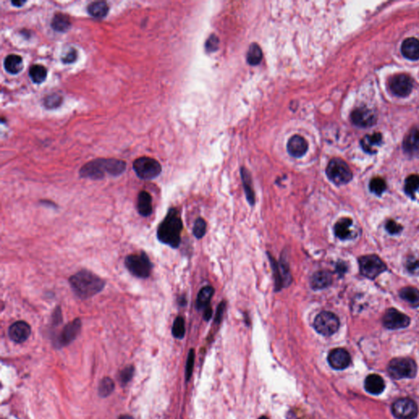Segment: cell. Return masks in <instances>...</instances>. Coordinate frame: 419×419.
I'll list each match as a JSON object with an SVG mask.
<instances>
[{
    "mask_svg": "<svg viewBox=\"0 0 419 419\" xmlns=\"http://www.w3.org/2000/svg\"><path fill=\"white\" fill-rule=\"evenodd\" d=\"M385 382L381 377L378 374H370L366 378L364 387L368 393L372 395H379L385 389Z\"/></svg>",
    "mask_w": 419,
    "mask_h": 419,
    "instance_id": "obj_24",
    "label": "cell"
},
{
    "mask_svg": "<svg viewBox=\"0 0 419 419\" xmlns=\"http://www.w3.org/2000/svg\"><path fill=\"white\" fill-rule=\"evenodd\" d=\"M29 76L34 83L41 84L46 79L47 69L42 65H33L29 70Z\"/></svg>",
    "mask_w": 419,
    "mask_h": 419,
    "instance_id": "obj_32",
    "label": "cell"
},
{
    "mask_svg": "<svg viewBox=\"0 0 419 419\" xmlns=\"http://www.w3.org/2000/svg\"><path fill=\"white\" fill-rule=\"evenodd\" d=\"M268 419V418H266V417H261V418H260V419Z\"/></svg>",
    "mask_w": 419,
    "mask_h": 419,
    "instance_id": "obj_53",
    "label": "cell"
},
{
    "mask_svg": "<svg viewBox=\"0 0 419 419\" xmlns=\"http://www.w3.org/2000/svg\"><path fill=\"white\" fill-rule=\"evenodd\" d=\"M172 334L177 339H182L185 335V322L184 318L181 316L177 317L174 320L173 327H172Z\"/></svg>",
    "mask_w": 419,
    "mask_h": 419,
    "instance_id": "obj_37",
    "label": "cell"
},
{
    "mask_svg": "<svg viewBox=\"0 0 419 419\" xmlns=\"http://www.w3.org/2000/svg\"><path fill=\"white\" fill-rule=\"evenodd\" d=\"M382 142V136L380 133L368 134L361 140V147L363 151L369 154L376 153Z\"/></svg>",
    "mask_w": 419,
    "mask_h": 419,
    "instance_id": "obj_22",
    "label": "cell"
},
{
    "mask_svg": "<svg viewBox=\"0 0 419 419\" xmlns=\"http://www.w3.org/2000/svg\"><path fill=\"white\" fill-rule=\"evenodd\" d=\"M218 44H219V39L216 36H210L207 43V49L208 51H215V49H218Z\"/></svg>",
    "mask_w": 419,
    "mask_h": 419,
    "instance_id": "obj_45",
    "label": "cell"
},
{
    "mask_svg": "<svg viewBox=\"0 0 419 419\" xmlns=\"http://www.w3.org/2000/svg\"><path fill=\"white\" fill-rule=\"evenodd\" d=\"M242 178H243V186H244V190H245L247 199H248L250 206H254L256 199H255V193H254L253 189H252L250 174L248 173V171L244 168L242 169Z\"/></svg>",
    "mask_w": 419,
    "mask_h": 419,
    "instance_id": "obj_31",
    "label": "cell"
},
{
    "mask_svg": "<svg viewBox=\"0 0 419 419\" xmlns=\"http://www.w3.org/2000/svg\"><path fill=\"white\" fill-rule=\"evenodd\" d=\"M69 284L76 297L89 299L102 291L106 282L91 271L82 269L70 277Z\"/></svg>",
    "mask_w": 419,
    "mask_h": 419,
    "instance_id": "obj_2",
    "label": "cell"
},
{
    "mask_svg": "<svg viewBox=\"0 0 419 419\" xmlns=\"http://www.w3.org/2000/svg\"><path fill=\"white\" fill-rule=\"evenodd\" d=\"M31 333V327L25 321H17L11 325L8 336L16 343H22L28 339Z\"/></svg>",
    "mask_w": 419,
    "mask_h": 419,
    "instance_id": "obj_16",
    "label": "cell"
},
{
    "mask_svg": "<svg viewBox=\"0 0 419 419\" xmlns=\"http://www.w3.org/2000/svg\"><path fill=\"white\" fill-rule=\"evenodd\" d=\"M390 89L398 97H407L413 90V80L405 74L396 75L389 83Z\"/></svg>",
    "mask_w": 419,
    "mask_h": 419,
    "instance_id": "obj_12",
    "label": "cell"
},
{
    "mask_svg": "<svg viewBox=\"0 0 419 419\" xmlns=\"http://www.w3.org/2000/svg\"><path fill=\"white\" fill-rule=\"evenodd\" d=\"M346 269H347V268H346L345 263L339 262L338 264V266H337V272H338V274L343 275V274H345V272H346Z\"/></svg>",
    "mask_w": 419,
    "mask_h": 419,
    "instance_id": "obj_48",
    "label": "cell"
},
{
    "mask_svg": "<svg viewBox=\"0 0 419 419\" xmlns=\"http://www.w3.org/2000/svg\"><path fill=\"white\" fill-rule=\"evenodd\" d=\"M133 168L137 176L144 180L155 179L162 171L159 161L149 156H141L136 159L133 161Z\"/></svg>",
    "mask_w": 419,
    "mask_h": 419,
    "instance_id": "obj_6",
    "label": "cell"
},
{
    "mask_svg": "<svg viewBox=\"0 0 419 419\" xmlns=\"http://www.w3.org/2000/svg\"><path fill=\"white\" fill-rule=\"evenodd\" d=\"M25 3H26V1H17V0H15V1L12 2V4L15 6V7H21Z\"/></svg>",
    "mask_w": 419,
    "mask_h": 419,
    "instance_id": "obj_50",
    "label": "cell"
},
{
    "mask_svg": "<svg viewBox=\"0 0 419 419\" xmlns=\"http://www.w3.org/2000/svg\"><path fill=\"white\" fill-rule=\"evenodd\" d=\"M308 148H309L308 143L301 135L292 136L289 139L287 145H286V149H287L288 153L293 157H297V158L304 156L305 154L306 153Z\"/></svg>",
    "mask_w": 419,
    "mask_h": 419,
    "instance_id": "obj_19",
    "label": "cell"
},
{
    "mask_svg": "<svg viewBox=\"0 0 419 419\" xmlns=\"http://www.w3.org/2000/svg\"><path fill=\"white\" fill-rule=\"evenodd\" d=\"M126 169V163L115 158H98L90 161L82 166L79 175L85 179L98 180L107 175L117 177Z\"/></svg>",
    "mask_w": 419,
    "mask_h": 419,
    "instance_id": "obj_1",
    "label": "cell"
},
{
    "mask_svg": "<svg viewBox=\"0 0 419 419\" xmlns=\"http://www.w3.org/2000/svg\"><path fill=\"white\" fill-rule=\"evenodd\" d=\"M63 99L61 95L58 94H51L48 95L44 98V104L47 108L49 109H54V108H58L59 106L61 104Z\"/></svg>",
    "mask_w": 419,
    "mask_h": 419,
    "instance_id": "obj_38",
    "label": "cell"
},
{
    "mask_svg": "<svg viewBox=\"0 0 419 419\" xmlns=\"http://www.w3.org/2000/svg\"><path fill=\"white\" fill-rule=\"evenodd\" d=\"M389 374L395 379H413L418 368L414 361L409 358H396L389 363Z\"/></svg>",
    "mask_w": 419,
    "mask_h": 419,
    "instance_id": "obj_7",
    "label": "cell"
},
{
    "mask_svg": "<svg viewBox=\"0 0 419 419\" xmlns=\"http://www.w3.org/2000/svg\"><path fill=\"white\" fill-rule=\"evenodd\" d=\"M262 57H263V54H262L261 47L259 46L257 44H251L249 48V50H248V55H247L248 63L252 65V66H256L261 62Z\"/></svg>",
    "mask_w": 419,
    "mask_h": 419,
    "instance_id": "obj_34",
    "label": "cell"
},
{
    "mask_svg": "<svg viewBox=\"0 0 419 419\" xmlns=\"http://www.w3.org/2000/svg\"><path fill=\"white\" fill-rule=\"evenodd\" d=\"M53 324L54 325H58L62 321V314H61V307L57 306L54 309L53 313Z\"/></svg>",
    "mask_w": 419,
    "mask_h": 419,
    "instance_id": "obj_46",
    "label": "cell"
},
{
    "mask_svg": "<svg viewBox=\"0 0 419 419\" xmlns=\"http://www.w3.org/2000/svg\"><path fill=\"white\" fill-rule=\"evenodd\" d=\"M214 288L212 286H207L202 287L200 290L199 293L197 295V309H207V307L209 306L210 302L211 300L213 294H214Z\"/></svg>",
    "mask_w": 419,
    "mask_h": 419,
    "instance_id": "obj_30",
    "label": "cell"
},
{
    "mask_svg": "<svg viewBox=\"0 0 419 419\" xmlns=\"http://www.w3.org/2000/svg\"><path fill=\"white\" fill-rule=\"evenodd\" d=\"M352 227L353 220L350 218H342L335 224V235L341 240H349L355 238V231Z\"/></svg>",
    "mask_w": 419,
    "mask_h": 419,
    "instance_id": "obj_18",
    "label": "cell"
},
{
    "mask_svg": "<svg viewBox=\"0 0 419 419\" xmlns=\"http://www.w3.org/2000/svg\"><path fill=\"white\" fill-rule=\"evenodd\" d=\"M403 149L404 151L410 156L419 155V128H413L407 133L403 142Z\"/></svg>",
    "mask_w": 419,
    "mask_h": 419,
    "instance_id": "obj_20",
    "label": "cell"
},
{
    "mask_svg": "<svg viewBox=\"0 0 419 419\" xmlns=\"http://www.w3.org/2000/svg\"><path fill=\"white\" fill-rule=\"evenodd\" d=\"M269 261L274 271L275 286H276V291H278L285 286L286 284L291 283V275L289 273L288 266L285 264H282L281 266L279 267V263L274 261V259L271 256H269Z\"/></svg>",
    "mask_w": 419,
    "mask_h": 419,
    "instance_id": "obj_17",
    "label": "cell"
},
{
    "mask_svg": "<svg viewBox=\"0 0 419 419\" xmlns=\"http://www.w3.org/2000/svg\"><path fill=\"white\" fill-rule=\"evenodd\" d=\"M77 56H78V54H77L76 50L72 48V49H70L69 51L67 52V54H65L64 56L61 57V61H63L64 63L70 64V63H72L76 60Z\"/></svg>",
    "mask_w": 419,
    "mask_h": 419,
    "instance_id": "obj_44",
    "label": "cell"
},
{
    "mask_svg": "<svg viewBox=\"0 0 419 419\" xmlns=\"http://www.w3.org/2000/svg\"><path fill=\"white\" fill-rule=\"evenodd\" d=\"M41 203H42V204L45 205L46 207H48L49 205H50L52 207H57L56 205H54V202H50V201H48V200H46V201H42V202H41Z\"/></svg>",
    "mask_w": 419,
    "mask_h": 419,
    "instance_id": "obj_51",
    "label": "cell"
},
{
    "mask_svg": "<svg viewBox=\"0 0 419 419\" xmlns=\"http://www.w3.org/2000/svg\"><path fill=\"white\" fill-rule=\"evenodd\" d=\"M81 329V320L76 319L65 326L59 335L57 339V345L59 346H65L69 345L70 343L77 338Z\"/></svg>",
    "mask_w": 419,
    "mask_h": 419,
    "instance_id": "obj_15",
    "label": "cell"
},
{
    "mask_svg": "<svg viewBox=\"0 0 419 419\" xmlns=\"http://www.w3.org/2000/svg\"><path fill=\"white\" fill-rule=\"evenodd\" d=\"M125 266L133 276L139 279H147L152 274V263L145 252L131 254L126 256Z\"/></svg>",
    "mask_w": 419,
    "mask_h": 419,
    "instance_id": "obj_4",
    "label": "cell"
},
{
    "mask_svg": "<svg viewBox=\"0 0 419 419\" xmlns=\"http://www.w3.org/2000/svg\"><path fill=\"white\" fill-rule=\"evenodd\" d=\"M419 190V174L409 175L404 182V192L413 199L415 198L417 191Z\"/></svg>",
    "mask_w": 419,
    "mask_h": 419,
    "instance_id": "obj_33",
    "label": "cell"
},
{
    "mask_svg": "<svg viewBox=\"0 0 419 419\" xmlns=\"http://www.w3.org/2000/svg\"><path fill=\"white\" fill-rule=\"evenodd\" d=\"M212 317V309L210 307H207V309H205L204 314H203V318L205 320L209 321Z\"/></svg>",
    "mask_w": 419,
    "mask_h": 419,
    "instance_id": "obj_49",
    "label": "cell"
},
{
    "mask_svg": "<svg viewBox=\"0 0 419 419\" xmlns=\"http://www.w3.org/2000/svg\"><path fill=\"white\" fill-rule=\"evenodd\" d=\"M182 229L183 221L179 210L176 208H171L162 222L159 225L156 237L165 245L178 248L181 242Z\"/></svg>",
    "mask_w": 419,
    "mask_h": 419,
    "instance_id": "obj_3",
    "label": "cell"
},
{
    "mask_svg": "<svg viewBox=\"0 0 419 419\" xmlns=\"http://www.w3.org/2000/svg\"><path fill=\"white\" fill-rule=\"evenodd\" d=\"M327 361L332 368L343 370L350 365L351 359L347 350L343 348H337L330 351L327 356Z\"/></svg>",
    "mask_w": 419,
    "mask_h": 419,
    "instance_id": "obj_14",
    "label": "cell"
},
{
    "mask_svg": "<svg viewBox=\"0 0 419 419\" xmlns=\"http://www.w3.org/2000/svg\"><path fill=\"white\" fill-rule=\"evenodd\" d=\"M313 326L318 333L330 337L338 332L340 327V320L332 312L323 311L316 316Z\"/></svg>",
    "mask_w": 419,
    "mask_h": 419,
    "instance_id": "obj_9",
    "label": "cell"
},
{
    "mask_svg": "<svg viewBox=\"0 0 419 419\" xmlns=\"http://www.w3.org/2000/svg\"><path fill=\"white\" fill-rule=\"evenodd\" d=\"M350 118L354 125L361 128L371 127L377 121L375 113L365 107H361L355 109L351 113Z\"/></svg>",
    "mask_w": 419,
    "mask_h": 419,
    "instance_id": "obj_13",
    "label": "cell"
},
{
    "mask_svg": "<svg viewBox=\"0 0 419 419\" xmlns=\"http://www.w3.org/2000/svg\"><path fill=\"white\" fill-rule=\"evenodd\" d=\"M401 53L403 56L409 60L419 58V40L416 38H406L402 43Z\"/></svg>",
    "mask_w": 419,
    "mask_h": 419,
    "instance_id": "obj_25",
    "label": "cell"
},
{
    "mask_svg": "<svg viewBox=\"0 0 419 419\" xmlns=\"http://www.w3.org/2000/svg\"><path fill=\"white\" fill-rule=\"evenodd\" d=\"M385 228H386V231L391 235L399 234V233H401V231L403 230L402 225L396 222L394 220H387Z\"/></svg>",
    "mask_w": 419,
    "mask_h": 419,
    "instance_id": "obj_41",
    "label": "cell"
},
{
    "mask_svg": "<svg viewBox=\"0 0 419 419\" xmlns=\"http://www.w3.org/2000/svg\"><path fill=\"white\" fill-rule=\"evenodd\" d=\"M371 192L378 196H381L386 190V183L381 177H375L372 179L369 184Z\"/></svg>",
    "mask_w": 419,
    "mask_h": 419,
    "instance_id": "obj_35",
    "label": "cell"
},
{
    "mask_svg": "<svg viewBox=\"0 0 419 419\" xmlns=\"http://www.w3.org/2000/svg\"><path fill=\"white\" fill-rule=\"evenodd\" d=\"M332 283V274L328 271H319L313 274L310 279V286L314 290L327 288Z\"/></svg>",
    "mask_w": 419,
    "mask_h": 419,
    "instance_id": "obj_21",
    "label": "cell"
},
{
    "mask_svg": "<svg viewBox=\"0 0 419 419\" xmlns=\"http://www.w3.org/2000/svg\"><path fill=\"white\" fill-rule=\"evenodd\" d=\"M400 297L411 306H419V290L414 286H404L400 289Z\"/></svg>",
    "mask_w": 419,
    "mask_h": 419,
    "instance_id": "obj_27",
    "label": "cell"
},
{
    "mask_svg": "<svg viewBox=\"0 0 419 419\" xmlns=\"http://www.w3.org/2000/svg\"><path fill=\"white\" fill-rule=\"evenodd\" d=\"M405 268L413 275H419V259L413 256L407 258Z\"/></svg>",
    "mask_w": 419,
    "mask_h": 419,
    "instance_id": "obj_40",
    "label": "cell"
},
{
    "mask_svg": "<svg viewBox=\"0 0 419 419\" xmlns=\"http://www.w3.org/2000/svg\"><path fill=\"white\" fill-rule=\"evenodd\" d=\"M3 66L8 73L18 74L23 68V61L19 55L10 54L4 59Z\"/></svg>",
    "mask_w": 419,
    "mask_h": 419,
    "instance_id": "obj_26",
    "label": "cell"
},
{
    "mask_svg": "<svg viewBox=\"0 0 419 419\" xmlns=\"http://www.w3.org/2000/svg\"><path fill=\"white\" fill-rule=\"evenodd\" d=\"M361 274L367 279H375L387 269L384 261L376 255H366L359 258Z\"/></svg>",
    "mask_w": 419,
    "mask_h": 419,
    "instance_id": "obj_8",
    "label": "cell"
},
{
    "mask_svg": "<svg viewBox=\"0 0 419 419\" xmlns=\"http://www.w3.org/2000/svg\"><path fill=\"white\" fill-rule=\"evenodd\" d=\"M418 406L413 400L402 398L392 404V413L399 419H414L418 415Z\"/></svg>",
    "mask_w": 419,
    "mask_h": 419,
    "instance_id": "obj_11",
    "label": "cell"
},
{
    "mask_svg": "<svg viewBox=\"0 0 419 419\" xmlns=\"http://www.w3.org/2000/svg\"><path fill=\"white\" fill-rule=\"evenodd\" d=\"M118 419H133V418L130 416V415H122V416H120Z\"/></svg>",
    "mask_w": 419,
    "mask_h": 419,
    "instance_id": "obj_52",
    "label": "cell"
},
{
    "mask_svg": "<svg viewBox=\"0 0 419 419\" xmlns=\"http://www.w3.org/2000/svg\"><path fill=\"white\" fill-rule=\"evenodd\" d=\"M206 232H207V223L202 218H198L195 221L192 233L196 238L201 239L204 237Z\"/></svg>",
    "mask_w": 419,
    "mask_h": 419,
    "instance_id": "obj_39",
    "label": "cell"
},
{
    "mask_svg": "<svg viewBox=\"0 0 419 419\" xmlns=\"http://www.w3.org/2000/svg\"><path fill=\"white\" fill-rule=\"evenodd\" d=\"M326 174L330 181L338 186L348 184L353 178L352 171L347 163L340 158H333L330 161Z\"/></svg>",
    "mask_w": 419,
    "mask_h": 419,
    "instance_id": "obj_5",
    "label": "cell"
},
{
    "mask_svg": "<svg viewBox=\"0 0 419 419\" xmlns=\"http://www.w3.org/2000/svg\"><path fill=\"white\" fill-rule=\"evenodd\" d=\"M133 375V366H128L126 368H124L120 374V381L122 383L126 384L129 381H131L132 377Z\"/></svg>",
    "mask_w": 419,
    "mask_h": 419,
    "instance_id": "obj_43",
    "label": "cell"
},
{
    "mask_svg": "<svg viewBox=\"0 0 419 419\" xmlns=\"http://www.w3.org/2000/svg\"><path fill=\"white\" fill-rule=\"evenodd\" d=\"M382 324L384 327L388 329H401L405 328L410 324V319L406 314H403L398 309L390 308L386 309L384 314Z\"/></svg>",
    "mask_w": 419,
    "mask_h": 419,
    "instance_id": "obj_10",
    "label": "cell"
},
{
    "mask_svg": "<svg viewBox=\"0 0 419 419\" xmlns=\"http://www.w3.org/2000/svg\"><path fill=\"white\" fill-rule=\"evenodd\" d=\"M115 388V383L110 378H104L100 381L98 386V393L102 397H107L113 393Z\"/></svg>",
    "mask_w": 419,
    "mask_h": 419,
    "instance_id": "obj_36",
    "label": "cell"
},
{
    "mask_svg": "<svg viewBox=\"0 0 419 419\" xmlns=\"http://www.w3.org/2000/svg\"><path fill=\"white\" fill-rule=\"evenodd\" d=\"M88 13L95 18H103L108 15L109 6L104 1H95L88 5Z\"/></svg>",
    "mask_w": 419,
    "mask_h": 419,
    "instance_id": "obj_29",
    "label": "cell"
},
{
    "mask_svg": "<svg viewBox=\"0 0 419 419\" xmlns=\"http://www.w3.org/2000/svg\"><path fill=\"white\" fill-rule=\"evenodd\" d=\"M72 26L69 17L64 13H57L54 16L51 20L52 28L58 32H66Z\"/></svg>",
    "mask_w": 419,
    "mask_h": 419,
    "instance_id": "obj_28",
    "label": "cell"
},
{
    "mask_svg": "<svg viewBox=\"0 0 419 419\" xmlns=\"http://www.w3.org/2000/svg\"><path fill=\"white\" fill-rule=\"evenodd\" d=\"M137 210L139 215L148 217L152 213V200L151 195L147 191H141L138 196Z\"/></svg>",
    "mask_w": 419,
    "mask_h": 419,
    "instance_id": "obj_23",
    "label": "cell"
},
{
    "mask_svg": "<svg viewBox=\"0 0 419 419\" xmlns=\"http://www.w3.org/2000/svg\"><path fill=\"white\" fill-rule=\"evenodd\" d=\"M225 303L224 302H221L220 305H219V306H218L217 311H216V314H215V322L220 323L221 320H222L223 314H224V311H225Z\"/></svg>",
    "mask_w": 419,
    "mask_h": 419,
    "instance_id": "obj_47",
    "label": "cell"
},
{
    "mask_svg": "<svg viewBox=\"0 0 419 419\" xmlns=\"http://www.w3.org/2000/svg\"><path fill=\"white\" fill-rule=\"evenodd\" d=\"M195 353L194 350H191L189 353V356L187 359L186 364V380L189 381L191 376H192L193 365H194Z\"/></svg>",
    "mask_w": 419,
    "mask_h": 419,
    "instance_id": "obj_42",
    "label": "cell"
}]
</instances>
